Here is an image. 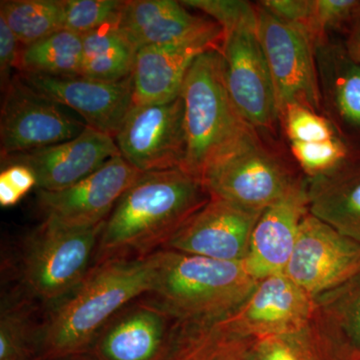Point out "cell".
I'll return each mask as SVG.
<instances>
[{
  "label": "cell",
  "instance_id": "ac0fdd59",
  "mask_svg": "<svg viewBox=\"0 0 360 360\" xmlns=\"http://www.w3.org/2000/svg\"><path fill=\"white\" fill-rule=\"evenodd\" d=\"M309 213V182L304 175L258 219L251 234L250 252L243 262L251 276L259 281L285 272L300 225Z\"/></svg>",
  "mask_w": 360,
  "mask_h": 360
},
{
  "label": "cell",
  "instance_id": "f1b7e54d",
  "mask_svg": "<svg viewBox=\"0 0 360 360\" xmlns=\"http://www.w3.org/2000/svg\"><path fill=\"white\" fill-rule=\"evenodd\" d=\"M290 143L293 158L307 179L333 174L356 155L340 136L328 141Z\"/></svg>",
  "mask_w": 360,
  "mask_h": 360
},
{
  "label": "cell",
  "instance_id": "8992f818",
  "mask_svg": "<svg viewBox=\"0 0 360 360\" xmlns=\"http://www.w3.org/2000/svg\"><path fill=\"white\" fill-rule=\"evenodd\" d=\"M104 224L68 227L44 219L26 243L22 272L30 292L53 305L72 292L91 270Z\"/></svg>",
  "mask_w": 360,
  "mask_h": 360
},
{
  "label": "cell",
  "instance_id": "8fae6325",
  "mask_svg": "<svg viewBox=\"0 0 360 360\" xmlns=\"http://www.w3.org/2000/svg\"><path fill=\"white\" fill-rule=\"evenodd\" d=\"M284 274L317 297L360 274V243L309 213Z\"/></svg>",
  "mask_w": 360,
  "mask_h": 360
},
{
  "label": "cell",
  "instance_id": "d4e9b609",
  "mask_svg": "<svg viewBox=\"0 0 360 360\" xmlns=\"http://www.w3.org/2000/svg\"><path fill=\"white\" fill-rule=\"evenodd\" d=\"M117 21L82 37V77L108 82L131 77L137 51L118 30Z\"/></svg>",
  "mask_w": 360,
  "mask_h": 360
},
{
  "label": "cell",
  "instance_id": "4dcf8cb0",
  "mask_svg": "<svg viewBox=\"0 0 360 360\" xmlns=\"http://www.w3.org/2000/svg\"><path fill=\"white\" fill-rule=\"evenodd\" d=\"M124 4L120 0H63V28L84 37L118 20Z\"/></svg>",
  "mask_w": 360,
  "mask_h": 360
},
{
  "label": "cell",
  "instance_id": "4fadbf2b",
  "mask_svg": "<svg viewBox=\"0 0 360 360\" xmlns=\"http://www.w3.org/2000/svg\"><path fill=\"white\" fill-rule=\"evenodd\" d=\"M315 300L285 274L259 279L255 290L231 314L217 321L252 340L283 335L314 319Z\"/></svg>",
  "mask_w": 360,
  "mask_h": 360
},
{
  "label": "cell",
  "instance_id": "74e56055",
  "mask_svg": "<svg viewBox=\"0 0 360 360\" xmlns=\"http://www.w3.org/2000/svg\"><path fill=\"white\" fill-rule=\"evenodd\" d=\"M343 46L350 59L360 66V13L348 26Z\"/></svg>",
  "mask_w": 360,
  "mask_h": 360
},
{
  "label": "cell",
  "instance_id": "277c9868",
  "mask_svg": "<svg viewBox=\"0 0 360 360\" xmlns=\"http://www.w3.org/2000/svg\"><path fill=\"white\" fill-rule=\"evenodd\" d=\"M158 281L151 293L176 321H217L238 309L257 279L243 262L160 250Z\"/></svg>",
  "mask_w": 360,
  "mask_h": 360
},
{
  "label": "cell",
  "instance_id": "e0dca14e",
  "mask_svg": "<svg viewBox=\"0 0 360 360\" xmlns=\"http://www.w3.org/2000/svg\"><path fill=\"white\" fill-rule=\"evenodd\" d=\"M176 321L155 300L116 315L94 341V360H165Z\"/></svg>",
  "mask_w": 360,
  "mask_h": 360
},
{
  "label": "cell",
  "instance_id": "836d02e7",
  "mask_svg": "<svg viewBox=\"0 0 360 360\" xmlns=\"http://www.w3.org/2000/svg\"><path fill=\"white\" fill-rule=\"evenodd\" d=\"M359 13V0H314L309 37L315 49L328 39L329 32L348 27Z\"/></svg>",
  "mask_w": 360,
  "mask_h": 360
},
{
  "label": "cell",
  "instance_id": "ab89813d",
  "mask_svg": "<svg viewBox=\"0 0 360 360\" xmlns=\"http://www.w3.org/2000/svg\"><path fill=\"white\" fill-rule=\"evenodd\" d=\"M68 360H94L91 356H89V354L82 355V356L75 357V359H68Z\"/></svg>",
  "mask_w": 360,
  "mask_h": 360
},
{
  "label": "cell",
  "instance_id": "7c38bea8",
  "mask_svg": "<svg viewBox=\"0 0 360 360\" xmlns=\"http://www.w3.org/2000/svg\"><path fill=\"white\" fill-rule=\"evenodd\" d=\"M141 172L118 155L89 176L58 191H39L45 219L68 227H89L110 217Z\"/></svg>",
  "mask_w": 360,
  "mask_h": 360
},
{
  "label": "cell",
  "instance_id": "3957f363",
  "mask_svg": "<svg viewBox=\"0 0 360 360\" xmlns=\"http://www.w3.org/2000/svg\"><path fill=\"white\" fill-rule=\"evenodd\" d=\"M184 108L186 156L180 169L202 180L206 170L255 129L239 115L225 82L221 51L194 60L180 91Z\"/></svg>",
  "mask_w": 360,
  "mask_h": 360
},
{
  "label": "cell",
  "instance_id": "1f68e13d",
  "mask_svg": "<svg viewBox=\"0 0 360 360\" xmlns=\"http://www.w3.org/2000/svg\"><path fill=\"white\" fill-rule=\"evenodd\" d=\"M279 120L290 142L309 143L331 141L340 136L328 117L300 104L286 106Z\"/></svg>",
  "mask_w": 360,
  "mask_h": 360
},
{
  "label": "cell",
  "instance_id": "4316f807",
  "mask_svg": "<svg viewBox=\"0 0 360 360\" xmlns=\"http://www.w3.org/2000/svg\"><path fill=\"white\" fill-rule=\"evenodd\" d=\"M253 357L255 360H352L326 335L315 315L297 330L255 340Z\"/></svg>",
  "mask_w": 360,
  "mask_h": 360
},
{
  "label": "cell",
  "instance_id": "f35d334b",
  "mask_svg": "<svg viewBox=\"0 0 360 360\" xmlns=\"http://www.w3.org/2000/svg\"><path fill=\"white\" fill-rule=\"evenodd\" d=\"M23 196L14 189L6 180L0 179V205L2 207H9L18 205Z\"/></svg>",
  "mask_w": 360,
  "mask_h": 360
},
{
  "label": "cell",
  "instance_id": "83f0119b",
  "mask_svg": "<svg viewBox=\"0 0 360 360\" xmlns=\"http://www.w3.org/2000/svg\"><path fill=\"white\" fill-rule=\"evenodd\" d=\"M0 18L6 20L21 46L65 30L63 0H2Z\"/></svg>",
  "mask_w": 360,
  "mask_h": 360
},
{
  "label": "cell",
  "instance_id": "603a6c76",
  "mask_svg": "<svg viewBox=\"0 0 360 360\" xmlns=\"http://www.w3.org/2000/svg\"><path fill=\"white\" fill-rule=\"evenodd\" d=\"M253 342L219 321H176L165 360H255Z\"/></svg>",
  "mask_w": 360,
  "mask_h": 360
},
{
  "label": "cell",
  "instance_id": "7a4b0ae2",
  "mask_svg": "<svg viewBox=\"0 0 360 360\" xmlns=\"http://www.w3.org/2000/svg\"><path fill=\"white\" fill-rule=\"evenodd\" d=\"M210 198L202 180L180 168L141 172L106 219L97 264L162 250Z\"/></svg>",
  "mask_w": 360,
  "mask_h": 360
},
{
  "label": "cell",
  "instance_id": "d6a6232c",
  "mask_svg": "<svg viewBox=\"0 0 360 360\" xmlns=\"http://www.w3.org/2000/svg\"><path fill=\"white\" fill-rule=\"evenodd\" d=\"M184 6L210 15L224 35L238 30H258L257 4L239 0H186Z\"/></svg>",
  "mask_w": 360,
  "mask_h": 360
},
{
  "label": "cell",
  "instance_id": "e575fe53",
  "mask_svg": "<svg viewBox=\"0 0 360 360\" xmlns=\"http://www.w3.org/2000/svg\"><path fill=\"white\" fill-rule=\"evenodd\" d=\"M258 4L279 20L295 26L309 37L314 0H265Z\"/></svg>",
  "mask_w": 360,
  "mask_h": 360
},
{
  "label": "cell",
  "instance_id": "8d00e7d4",
  "mask_svg": "<svg viewBox=\"0 0 360 360\" xmlns=\"http://www.w3.org/2000/svg\"><path fill=\"white\" fill-rule=\"evenodd\" d=\"M0 179L6 180L21 195L25 196L33 187H37V179L32 170L20 163L6 165L0 174Z\"/></svg>",
  "mask_w": 360,
  "mask_h": 360
},
{
  "label": "cell",
  "instance_id": "5bb4252c",
  "mask_svg": "<svg viewBox=\"0 0 360 360\" xmlns=\"http://www.w3.org/2000/svg\"><path fill=\"white\" fill-rule=\"evenodd\" d=\"M28 86L58 105L77 111L87 127L116 136L134 106L132 77L108 82L82 75L20 73Z\"/></svg>",
  "mask_w": 360,
  "mask_h": 360
},
{
  "label": "cell",
  "instance_id": "30bf717a",
  "mask_svg": "<svg viewBox=\"0 0 360 360\" xmlns=\"http://www.w3.org/2000/svg\"><path fill=\"white\" fill-rule=\"evenodd\" d=\"M115 139L120 155L141 172L181 168L186 146L181 96L132 106Z\"/></svg>",
  "mask_w": 360,
  "mask_h": 360
},
{
  "label": "cell",
  "instance_id": "6da1fadb",
  "mask_svg": "<svg viewBox=\"0 0 360 360\" xmlns=\"http://www.w3.org/2000/svg\"><path fill=\"white\" fill-rule=\"evenodd\" d=\"M158 251L148 257L97 264L40 328L39 360H68L89 354L103 328L132 300L153 292Z\"/></svg>",
  "mask_w": 360,
  "mask_h": 360
},
{
  "label": "cell",
  "instance_id": "d590c367",
  "mask_svg": "<svg viewBox=\"0 0 360 360\" xmlns=\"http://www.w3.org/2000/svg\"><path fill=\"white\" fill-rule=\"evenodd\" d=\"M21 44L6 20L0 18V77L2 91L11 82V70L18 68Z\"/></svg>",
  "mask_w": 360,
  "mask_h": 360
},
{
  "label": "cell",
  "instance_id": "ba28073f",
  "mask_svg": "<svg viewBox=\"0 0 360 360\" xmlns=\"http://www.w3.org/2000/svg\"><path fill=\"white\" fill-rule=\"evenodd\" d=\"M4 94L0 113L1 158L70 141L86 127L28 86L20 75L13 77Z\"/></svg>",
  "mask_w": 360,
  "mask_h": 360
},
{
  "label": "cell",
  "instance_id": "52a82bcc",
  "mask_svg": "<svg viewBox=\"0 0 360 360\" xmlns=\"http://www.w3.org/2000/svg\"><path fill=\"white\" fill-rule=\"evenodd\" d=\"M257 6L258 37L274 80L279 116L290 104L322 115L314 42L302 30L279 20L259 4Z\"/></svg>",
  "mask_w": 360,
  "mask_h": 360
},
{
  "label": "cell",
  "instance_id": "f546056e",
  "mask_svg": "<svg viewBox=\"0 0 360 360\" xmlns=\"http://www.w3.org/2000/svg\"><path fill=\"white\" fill-rule=\"evenodd\" d=\"M39 330L21 307L2 309L0 319V360L39 359Z\"/></svg>",
  "mask_w": 360,
  "mask_h": 360
},
{
  "label": "cell",
  "instance_id": "9c48e42d",
  "mask_svg": "<svg viewBox=\"0 0 360 360\" xmlns=\"http://www.w3.org/2000/svg\"><path fill=\"white\" fill-rule=\"evenodd\" d=\"M221 54L227 90L239 115L260 134H274L281 125L278 104L258 30L224 35Z\"/></svg>",
  "mask_w": 360,
  "mask_h": 360
},
{
  "label": "cell",
  "instance_id": "cb8c5ba5",
  "mask_svg": "<svg viewBox=\"0 0 360 360\" xmlns=\"http://www.w3.org/2000/svg\"><path fill=\"white\" fill-rule=\"evenodd\" d=\"M315 319L352 360H360V274L314 298Z\"/></svg>",
  "mask_w": 360,
  "mask_h": 360
},
{
  "label": "cell",
  "instance_id": "484cf974",
  "mask_svg": "<svg viewBox=\"0 0 360 360\" xmlns=\"http://www.w3.org/2000/svg\"><path fill=\"white\" fill-rule=\"evenodd\" d=\"M84 44L82 35L63 30L21 47L18 68L30 75H82Z\"/></svg>",
  "mask_w": 360,
  "mask_h": 360
},
{
  "label": "cell",
  "instance_id": "44dd1931",
  "mask_svg": "<svg viewBox=\"0 0 360 360\" xmlns=\"http://www.w3.org/2000/svg\"><path fill=\"white\" fill-rule=\"evenodd\" d=\"M322 115L354 149L360 141V66L345 46L326 40L315 49Z\"/></svg>",
  "mask_w": 360,
  "mask_h": 360
},
{
  "label": "cell",
  "instance_id": "60d3db41",
  "mask_svg": "<svg viewBox=\"0 0 360 360\" xmlns=\"http://www.w3.org/2000/svg\"><path fill=\"white\" fill-rule=\"evenodd\" d=\"M32 360H39V359H32Z\"/></svg>",
  "mask_w": 360,
  "mask_h": 360
},
{
  "label": "cell",
  "instance_id": "2e32d148",
  "mask_svg": "<svg viewBox=\"0 0 360 360\" xmlns=\"http://www.w3.org/2000/svg\"><path fill=\"white\" fill-rule=\"evenodd\" d=\"M120 155L115 139L90 127L70 141L1 158L4 167L20 163L32 170L39 191H58L89 176Z\"/></svg>",
  "mask_w": 360,
  "mask_h": 360
},
{
  "label": "cell",
  "instance_id": "7402d4cb",
  "mask_svg": "<svg viewBox=\"0 0 360 360\" xmlns=\"http://www.w3.org/2000/svg\"><path fill=\"white\" fill-rule=\"evenodd\" d=\"M307 182L309 213L360 243V156Z\"/></svg>",
  "mask_w": 360,
  "mask_h": 360
},
{
  "label": "cell",
  "instance_id": "ffe728a7",
  "mask_svg": "<svg viewBox=\"0 0 360 360\" xmlns=\"http://www.w3.org/2000/svg\"><path fill=\"white\" fill-rule=\"evenodd\" d=\"M224 42V37L203 39L137 51L131 75L134 105L165 103L177 98L194 60L205 52L221 51Z\"/></svg>",
  "mask_w": 360,
  "mask_h": 360
},
{
  "label": "cell",
  "instance_id": "d6986e66",
  "mask_svg": "<svg viewBox=\"0 0 360 360\" xmlns=\"http://www.w3.org/2000/svg\"><path fill=\"white\" fill-rule=\"evenodd\" d=\"M117 28L136 51L148 46L224 37L214 20L189 13L181 1L174 0L125 1Z\"/></svg>",
  "mask_w": 360,
  "mask_h": 360
},
{
  "label": "cell",
  "instance_id": "9a60e30c",
  "mask_svg": "<svg viewBox=\"0 0 360 360\" xmlns=\"http://www.w3.org/2000/svg\"><path fill=\"white\" fill-rule=\"evenodd\" d=\"M262 213L248 212L229 201L210 198L162 250L243 262L250 252L251 234Z\"/></svg>",
  "mask_w": 360,
  "mask_h": 360
},
{
  "label": "cell",
  "instance_id": "5b68a950",
  "mask_svg": "<svg viewBox=\"0 0 360 360\" xmlns=\"http://www.w3.org/2000/svg\"><path fill=\"white\" fill-rule=\"evenodd\" d=\"M303 176L255 129L208 168L202 182L212 198L262 213L290 193Z\"/></svg>",
  "mask_w": 360,
  "mask_h": 360
}]
</instances>
